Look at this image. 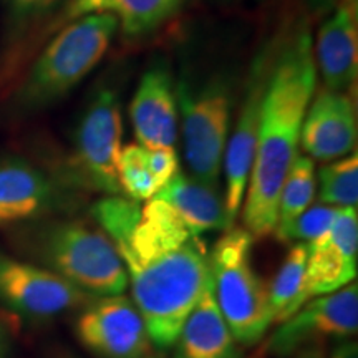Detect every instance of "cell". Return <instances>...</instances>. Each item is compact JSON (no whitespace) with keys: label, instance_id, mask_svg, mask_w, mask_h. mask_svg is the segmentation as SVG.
Wrapping results in <instances>:
<instances>
[{"label":"cell","instance_id":"obj_19","mask_svg":"<svg viewBox=\"0 0 358 358\" xmlns=\"http://www.w3.org/2000/svg\"><path fill=\"white\" fill-rule=\"evenodd\" d=\"M179 7L178 0H70L64 19L69 24L90 13H111L128 38H143L158 30Z\"/></svg>","mask_w":358,"mask_h":358},{"label":"cell","instance_id":"obj_8","mask_svg":"<svg viewBox=\"0 0 358 358\" xmlns=\"http://www.w3.org/2000/svg\"><path fill=\"white\" fill-rule=\"evenodd\" d=\"M275 45L277 40L262 47L250 65L239 116L224 150L222 171L226 176L224 206H226L229 227L234 226L237 214L243 208L245 189H248L250 169H252L254 156H256L262 101L272 64H274Z\"/></svg>","mask_w":358,"mask_h":358},{"label":"cell","instance_id":"obj_13","mask_svg":"<svg viewBox=\"0 0 358 358\" xmlns=\"http://www.w3.org/2000/svg\"><path fill=\"white\" fill-rule=\"evenodd\" d=\"M129 118L134 136L148 150L174 148L178 141V98L166 64H155L143 73L131 103Z\"/></svg>","mask_w":358,"mask_h":358},{"label":"cell","instance_id":"obj_32","mask_svg":"<svg viewBox=\"0 0 358 358\" xmlns=\"http://www.w3.org/2000/svg\"><path fill=\"white\" fill-rule=\"evenodd\" d=\"M182 2H185V0H178V3H179V6H182Z\"/></svg>","mask_w":358,"mask_h":358},{"label":"cell","instance_id":"obj_23","mask_svg":"<svg viewBox=\"0 0 358 358\" xmlns=\"http://www.w3.org/2000/svg\"><path fill=\"white\" fill-rule=\"evenodd\" d=\"M320 204L335 208H357L358 204V158L357 153L334 159L319 171Z\"/></svg>","mask_w":358,"mask_h":358},{"label":"cell","instance_id":"obj_26","mask_svg":"<svg viewBox=\"0 0 358 358\" xmlns=\"http://www.w3.org/2000/svg\"><path fill=\"white\" fill-rule=\"evenodd\" d=\"M146 164L161 189L178 173V155L174 148H164V150H148L146 148Z\"/></svg>","mask_w":358,"mask_h":358},{"label":"cell","instance_id":"obj_17","mask_svg":"<svg viewBox=\"0 0 358 358\" xmlns=\"http://www.w3.org/2000/svg\"><path fill=\"white\" fill-rule=\"evenodd\" d=\"M173 347V358H241L237 340L214 299L211 275Z\"/></svg>","mask_w":358,"mask_h":358},{"label":"cell","instance_id":"obj_27","mask_svg":"<svg viewBox=\"0 0 358 358\" xmlns=\"http://www.w3.org/2000/svg\"><path fill=\"white\" fill-rule=\"evenodd\" d=\"M315 15H327L335 8L338 0H303Z\"/></svg>","mask_w":358,"mask_h":358},{"label":"cell","instance_id":"obj_18","mask_svg":"<svg viewBox=\"0 0 358 358\" xmlns=\"http://www.w3.org/2000/svg\"><path fill=\"white\" fill-rule=\"evenodd\" d=\"M156 198L171 206L191 234L201 236L204 232L231 229L219 186L206 185L178 171L166 186L156 192Z\"/></svg>","mask_w":358,"mask_h":358},{"label":"cell","instance_id":"obj_11","mask_svg":"<svg viewBox=\"0 0 358 358\" xmlns=\"http://www.w3.org/2000/svg\"><path fill=\"white\" fill-rule=\"evenodd\" d=\"M93 299L50 268L0 254V302L20 315L52 319Z\"/></svg>","mask_w":358,"mask_h":358},{"label":"cell","instance_id":"obj_22","mask_svg":"<svg viewBox=\"0 0 358 358\" xmlns=\"http://www.w3.org/2000/svg\"><path fill=\"white\" fill-rule=\"evenodd\" d=\"M306 262L307 244L297 243L292 245L268 287V308H271L272 324H282L289 319L290 307L301 290Z\"/></svg>","mask_w":358,"mask_h":358},{"label":"cell","instance_id":"obj_15","mask_svg":"<svg viewBox=\"0 0 358 358\" xmlns=\"http://www.w3.org/2000/svg\"><path fill=\"white\" fill-rule=\"evenodd\" d=\"M301 143L313 159L334 161L350 155L357 143V113L352 98L343 92L320 90L307 108Z\"/></svg>","mask_w":358,"mask_h":358},{"label":"cell","instance_id":"obj_10","mask_svg":"<svg viewBox=\"0 0 358 358\" xmlns=\"http://www.w3.org/2000/svg\"><path fill=\"white\" fill-rule=\"evenodd\" d=\"M306 244V271L289 317L310 299L337 292L355 280L358 268L357 208H340L329 231Z\"/></svg>","mask_w":358,"mask_h":358},{"label":"cell","instance_id":"obj_7","mask_svg":"<svg viewBox=\"0 0 358 358\" xmlns=\"http://www.w3.org/2000/svg\"><path fill=\"white\" fill-rule=\"evenodd\" d=\"M122 98L113 85L93 92L73 133L75 178L90 189L120 196L118 156L122 153Z\"/></svg>","mask_w":358,"mask_h":358},{"label":"cell","instance_id":"obj_9","mask_svg":"<svg viewBox=\"0 0 358 358\" xmlns=\"http://www.w3.org/2000/svg\"><path fill=\"white\" fill-rule=\"evenodd\" d=\"M358 329L357 282L337 292L310 299L280 324L267 342L268 355L289 358L302 348L324 345L329 338H348Z\"/></svg>","mask_w":358,"mask_h":358},{"label":"cell","instance_id":"obj_29","mask_svg":"<svg viewBox=\"0 0 358 358\" xmlns=\"http://www.w3.org/2000/svg\"><path fill=\"white\" fill-rule=\"evenodd\" d=\"M289 358H325V350L322 345H310L302 348V350L294 353Z\"/></svg>","mask_w":358,"mask_h":358},{"label":"cell","instance_id":"obj_16","mask_svg":"<svg viewBox=\"0 0 358 358\" xmlns=\"http://www.w3.org/2000/svg\"><path fill=\"white\" fill-rule=\"evenodd\" d=\"M357 0H338L317 35L315 66L332 92L345 93L357 82Z\"/></svg>","mask_w":358,"mask_h":358},{"label":"cell","instance_id":"obj_28","mask_svg":"<svg viewBox=\"0 0 358 358\" xmlns=\"http://www.w3.org/2000/svg\"><path fill=\"white\" fill-rule=\"evenodd\" d=\"M330 358H358L357 342H343L334 348Z\"/></svg>","mask_w":358,"mask_h":358},{"label":"cell","instance_id":"obj_14","mask_svg":"<svg viewBox=\"0 0 358 358\" xmlns=\"http://www.w3.org/2000/svg\"><path fill=\"white\" fill-rule=\"evenodd\" d=\"M65 201L58 182L24 158H0V227L29 222Z\"/></svg>","mask_w":358,"mask_h":358},{"label":"cell","instance_id":"obj_30","mask_svg":"<svg viewBox=\"0 0 358 358\" xmlns=\"http://www.w3.org/2000/svg\"><path fill=\"white\" fill-rule=\"evenodd\" d=\"M8 350H10V338L7 330L0 325V358H7Z\"/></svg>","mask_w":358,"mask_h":358},{"label":"cell","instance_id":"obj_6","mask_svg":"<svg viewBox=\"0 0 358 358\" xmlns=\"http://www.w3.org/2000/svg\"><path fill=\"white\" fill-rule=\"evenodd\" d=\"M176 98L181 110L182 148L191 176L217 186L234 110L231 78L214 75L201 83L182 78L178 82Z\"/></svg>","mask_w":358,"mask_h":358},{"label":"cell","instance_id":"obj_1","mask_svg":"<svg viewBox=\"0 0 358 358\" xmlns=\"http://www.w3.org/2000/svg\"><path fill=\"white\" fill-rule=\"evenodd\" d=\"M317 82L310 32L306 25L279 38L262 101L256 156L245 189L244 226L256 239L275 231L279 196L299 156V140Z\"/></svg>","mask_w":358,"mask_h":358},{"label":"cell","instance_id":"obj_3","mask_svg":"<svg viewBox=\"0 0 358 358\" xmlns=\"http://www.w3.org/2000/svg\"><path fill=\"white\" fill-rule=\"evenodd\" d=\"M118 29V19L111 13H90L69 22L13 90L7 103L10 113L30 116L64 100L96 69Z\"/></svg>","mask_w":358,"mask_h":358},{"label":"cell","instance_id":"obj_12","mask_svg":"<svg viewBox=\"0 0 358 358\" xmlns=\"http://www.w3.org/2000/svg\"><path fill=\"white\" fill-rule=\"evenodd\" d=\"M75 334L98 358H145L151 353L141 313L123 294L95 297L87 303L75 322Z\"/></svg>","mask_w":358,"mask_h":358},{"label":"cell","instance_id":"obj_4","mask_svg":"<svg viewBox=\"0 0 358 358\" xmlns=\"http://www.w3.org/2000/svg\"><path fill=\"white\" fill-rule=\"evenodd\" d=\"M29 243L45 267L92 297L120 295L128 287L122 257L98 224L47 222L29 236Z\"/></svg>","mask_w":358,"mask_h":358},{"label":"cell","instance_id":"obj_24","mask_svg":"<svg viewBox=\"0 0 358 358\" xmlns=\"http://www.w3.org/2000/svg\"><path fill=\"white\" fill-rule=\"evenodd\" d=\"M120 187L133 201H148L159 191L156 179L146 164V148L141 145H128L122 148L116 164Z\"/></svg>","mask_w":358,"mask_h":358},{"label":"cell","instance_id":"obj_2","mask_svg":"<svg viewBox=\"0 0 358 358\" xmlns=\"http://www.w3.org/2000/svg\"><path fill=\"white\" fill-rule=\"evenodd\" d=\"M123 266L131 301L141 313L151 343L168 350L211 275L208 245L199 236H192L176 249Z\"/></svg>","mask_w":358,"mask_h":358},{"label":"cell","instance_id":"obj_21","mask_svg":"<svg viewBox=\"0 0 358 358\" xmlns=\"http://www.w3.org/2000/svg\"><path fill=\"white\" fill-rule=\"evenodd\" d=\"M315 164L308 156H297L285 178L279 196V211L274 232H279L297 219L310 206L315 196Z\"/></svg>","mask_w":358,"mask_h":358},{"label":"cell","instance_id":"obj_5","mask_svg":"<svg viewBox=\"0 0 358 358\" xmlns=\"http://www.w3.org/2000/svg\"><path fill=\"white\" fill-rule=\"evenodd\" d=\"M254 237L231 227L209 252L213 292L224 320L241 345H254L272 325L268 287L252 262Z\"/></svg>","mask_w":358,"mask_h":358},{"label":"cell","instance_id":"obj_20","mask_svg":"<svg viewBox=\"0 0 358 358\" xmlns=\"http://www.w3.org/2000/svg\"><path fill=\"white\" fill-rule=\"evenodd\" d=\"M69 3L70 0H0L7 43L19 47L22 40L64 12Z\"/></svg>","mask_w":358,"mask_h":358},{"label":"cell","instance_id":"obj_25","mask_svg":"<svg viewBox=\"0 0 358 358\" xmlns=\"http://www.w3.org/2000/svg\"><path fill=\"white\" fill-rule=\"evenodd\" d=\"M338 209L340 208L327 204H317L313 208H307L285 229L275 232L277 239L282 241V243H290V241L312 243V241L319 239L320 236H324L329 231L335 216L338 214Z\"/></svg>","mask_w":358,"mask_h":358},{"label":"cell","instance_id":"obj_31","mask_svg":"<svg viewBox=\"0 0 358 358\" xmlns=\"http://www.w3.org/2000/svg\"><path fill=\"white\" fill-rule=\"evenodd\" d=\"M145 358H163V357H159V355H153V353H148V355H146Z\"/></svg>","mask_w":358,"mask_h":358}]
</instances>
